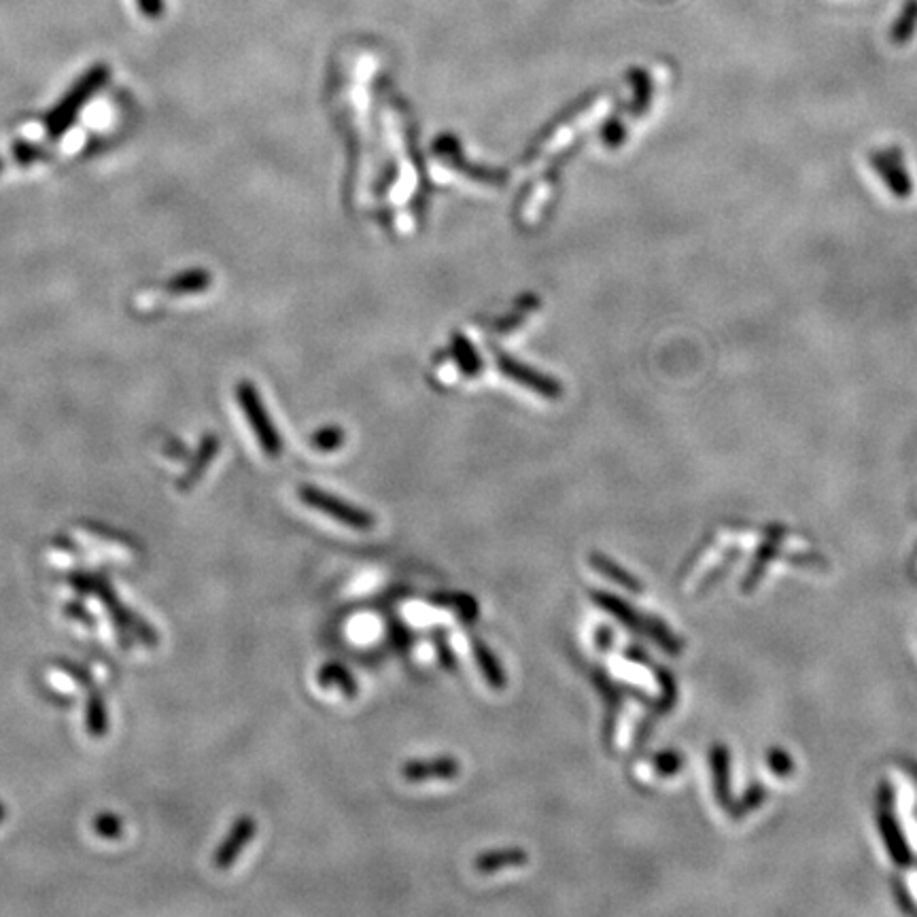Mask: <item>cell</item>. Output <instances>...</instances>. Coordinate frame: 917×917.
Returning a JSON list of instances; mask_svg holds the SVG:
<instances>
[{
    "mask_svg": "<svg viewBox=\"0 0 917 917\" xmlns=\"http://www.w3.org/2000/svg\"><path fill=\"white\" fill-rule=\"evenodd\" d=\"M3 816H5V807L0 805V820H3Z\"/></svg>",
    "mask_w": 917,
    "mask_h": 917,
    "instance_id": "obj_26",
    "label": "cell"
},
{
    "mask_svg": "<svg viewBox=\"0 0 917 917\" xmlns=\"http://www.w3.org/2000/svg\"><path fill=\"white\" fill-rule=\"evenodd\" d=\"M58 669H62L64 673H71V676L75 678V682H79V684H81V686H85V688H92V686H94V682H92V676H90V673L85 671L83 667H79V665H73V663L60 661V663H58Z\"/></svg>",
    "mask_w": 917,
    "mask_h": 917,
    "instance_id": "obj_22",
    "label": "cell"
},
{
    "mask_svg": "<svg viewBox=\"0 0 917 917\" xmlns=\"http://www.w3.org/2000/svg\"><path fill=\"white\" fill-rule=\"evenodd\" d=\"M499 368L501 372H504L508 378L516 380L518 385H523V387H529L533 389L535 393H540L544 397H548V400H559V397L563 395V387L557 383L555 378H550L546 374H540L538 370H533L529 366H525V363L521 361H516L504 353H499Z\"/></svg>",
    "mask_w": 917,
    "mask_h": 917,
    "instance_id": "obj_5",
    "label": "cell"
},
{
    "mask_svg": "<svg viewBox=\"0 0 917 917\" xmlns=\"http://www.w3.org/2000/svg\"><path fill=\"white\" fill-rule=\"evenodd\" d=\"M470 644H472V652L476 656V663H478V667L482 671L484 680H487V684L493 690H504L506 688V673H504V667L499 665V659L495 656V652L487 644H484L478 635H470Z\"/></svg>",
    "mask_w": 917,
    "mask_h": 917,
    "instance_id": "obj_11",
    "label": "cell"
},
{
    "mask_svg": "<svg viewBox=\"0 0 917 917\" xmlns=\"http://www.w3.org/2000/svg\"><path fill=\"white\" fill-rule=\"evenodd\" d=\"M3 166H5V164H3V160H0V172H3Z\"/></svg>",
    "mask_w": 917,
    "mask_h": 917,
    "instance_id": "obj_27",
    "label": "cell"
},
{
    "mask_svg": "<svg viewBox=\"0 0 917 917\" xmlns=\"http://www.w3.org/2000/svg\"><path fill=\"white\" fill-rule=\"evenodd\" d=\"M136 3L147 20H160L164 13V0H136Z\"/></svg>",
    "mask_w": 917,
    "mask_h": 917,
    "instance_id": "obj_23",
    "label": "cell"
},
{
    "mask_svg": "<svg viewBox=\"0 0 917 917\" xmlns=\"http://www.w3.org/2000/svg\"><path fill=\"white\" fill-rule=\"evenodd\" d=\"M96 835L102 839H117L121 837V820L111 816V813H102L94 822Z\"/></svg>",
    "mask_w": 917,
    "mask_h": 917,
    "instance_id": "obj_20",
    "label": "cell"
},
{
    "mask_svg": "<svg viewBox=\"0 0 917 917\" xmlns=\"http://www.w3.org/2000/svg\"><path fill=\"white\" fill-rule=\"evenodd\" d=\"M612 644H614V633H612V629H610V627H601V629L597 631V646H599V650H601V652L610 650Z\"/></svg>",
    "mask_w": 917,
    "mask_h": 917,
    "instance_id": "obj_25",
    "label": "cell"
},
{
    "mask_svg": "<svg viewBox=\"0 0 917 917\" xmlns=\"http://www.w3.org/2000/svg\"><path fill=\"white\" fill-rule=\"evenodd\" d=\"M217 451H219L217 436H204L200 446H198L196 455H194V459L189 461L185 474L179 480V489L181 491H189V489L196 487V484L200 482V478L204 476V472L209 470V465L213 463Z\"/></svg>",
    "mask_w": 917,
    "mask_h": 917,
    "instance_id": "obj_8",
    "label": "cell"
},
{
    "mask_svg": "<svg viewBox=\"0 0 917 917\" xmlns=\"http://www.w3.org/2000/svg\"><path fill=\"white\" fill-rule=\"evenodd\" d=\"M431 639H434V648H436V654H438V659H440V665H442L446 671H455V667H457V663H455V654H453L451 646H448V635H446V631L436 629L434 635H431Z\"/></svg>",
    "mask_w": 917,
    "mask_h": 917,
    "instance_id": "obj_18",
    "label": "cell"
},
{
    "mask_svg": "<svg viewBox=\"0 0 917 917\" xmlns=\"http://www.w3.org/2000/svg\"><path fill=\"white\" fill-rule=\"evenodd\" d=\"M66 616H71V618H75V620H79V622H88L90 627H94V618H92V616L88 614V610H85L83 605L77 603V601H73V603H68V605H66Z\"/></svg>",
    "mask_w": 917,
    "mask_h": 917,
    "instance_id": "obj_24",
    "label": "cell"
},
{
    "mask_svg": "<svg viewBox=\"0 0 917 917\" xmlns=\"http://www.w3.org/2000/svg\"><path fill=\"white\" fill-rule=\"evenodd\" d=\"M85 724H88V733L94 739H102L109 731L107 703L94 690L90 692V697H88V707H85Z\"/></svg>",
    "mask_w": 917,
    "mask_h": 917,
    "instance_id": "obj_15",
    "label": "cell"
},
{
    "mask_svg": "<svg viewBox=\"0 0 917 917\" xmlns=\"http://www.w3.org/2000/svg\"><path fill=\"white\" fill-rule=\"evenodd\" d=\"M461 773V763L455 756H434L408 760L402 767V777L412 784H423L429 780H453Z\"/></svg>",
    "mask_w": 917,
    "mask_h": 917,
    "instance_id": "obj_6",
    "label": "cell"
},
{
    "mask_svg": "<svg viewBox=\"0 0 917 917\" xmlns=\"http://www.w3.org/2000/svg\"><path fill=\"white\" fill-rule=\"evenodd\" d=\"M917 28V0H907L901 15L892 28V41L894 43H907L913 37V30Z\"/></svg>",
    "mask_w": 917,
    "mask_h": 917,
    "instance_id": "obj_16",
    "label": "cell"
},
{
    "mask_svg": "<svg viewBox=\"0 0 917 917\" xmlns=\"http://www.w3.org/2000/svg\"><path fill=\"white\" fill-rule=\"evenodd\" d=\"M255 833H257V822L253 818L249 816L238 818L230 830V835L226 837V841L217 847L215 867L221 871H228L236 862V858L242 854V850H245L247 843L255 837Z\"/></svg>",
    "mask_w": 917,
    "mask_h": 917,
    "instance_id": "obj_7",
    "label": "cell"
},
{
    "mask_svg": "<svg viewBox=\"0 0 917 917\" xmlns=\"http://www.w3.org/2000/svg\"><path fill=\"white\" fill-rule=\"evenodd\" d=\"M111 68L107 64H96L88 73L81 75L71 90H68L58 105L45 115V132L49 138H60L68 128H73L79 111L88 105L90 98L107 85Z\"/></svg>",
    "mask_w": 917,
    "mask_h": 917,
    "instance_id": "obj_1",
    "label": "cell"
},
{
    "mask_svg": "<svg viewBox=\"0 0 917 917\" xmlns=\"http://www.w3.org/2000/svg\"><path fill=\"white\" fill-rule=\"evenodd\" d=\"M525 862H529V854L521 847H510V850H497V852H487L480 854L474 860V869L480 875H493L506 869H516L523 867Z\"/></svg>",
    "mask_w": 917,
    "mask_h": 917,
    "instance_id": "obj_10",
    "label": "cell"
},
{
    "mask_svg": "<svg viewBox=\"0 0 917 917\" xmlns=\"http://www.w3.org/2000/svg\"><path fill=\"white\" fill-rule=\"evenodd\" d=\"M298 497L302 504L310 506L313 510L332 516L334 521L346 525L349 529L355 531H372L376 527V516H372L368 510H363L355 504H349L332 493H327L323 489L310 487V484H304V487L298 489Z\"/></svg>",
    "mask_w": 917,
    "mask_h": 917,
    "instance_id": "obj_2",
    "label": "cell"
},
{
    "mask_svg": "<svg viewBox=\"0 0 917 917\" xmlns=\"http://www.w3.org/2000/svg\"><path fill=\"white\" fill-rule=\"evenodd\" d=\"M591 597H593V601L597 605H601L605 612L612 614L625 627H629L633 631H646L648 629V616L646 618L639 616L633 605H629L627 601H622L620 597L610 595L605 591H595V593H591Z\"/></svg>",
    "mask_w": 917,
    "mask_h": 917,
    "instance_id": "obj_9",
    "label": "cell"
},
{
    "mask_svg": "<svg viewBox=\"0 0 917 917\" xmlns=\"http://www.w3.org/2000/svg\"><path fill=\"white\" fill-rule=\"evenodd\" d=\"M213 276L209 270L204 268H192L185 270L166 283V291L172 293V296H194V293H202L211 287Z\"/></svg>",
    "mask_w": 917,
    "mask_h": 917,
    "instance_id": "obj_13",
    "label": "cell"
},
{
    "mask_svg": "<svg viewBox=\"0 0 917 917\" xmlns=\"http://www.w3.org/2000/svg\"><path fill=\"white\" fill-rule=\"evenodd\" d=\"M588 563H591V567L597 569L599 574H603L608 580L616 582L618 586L627 588V591H631V593H642L644 591L642 582H639L631 572H627L625 567H620L614 559H610L608 555H603V552H591V555H588Z\"/></svg>",
    "mask_w": 917,
    "mask_h": 917,
    "instance_id": "obj_12",
    "label": "cell"
},
{
    "mask_svg": "<svg viewBox=\"0 0 917 917\" xmlns=\"http://www.w3.org/2000/svg\"><path fill=\"white\" fill-rule=\"evenodd\" d=\"M102 603H105V608L113 620V625L117 629V633L121 631V644H124V648H128L130 644V639L126 637V631H132L136 633V637L141 639V642L149 648H153L155 644H158V635H155V631L147 625V622H143L141 618H138L134 612H130L124 603H121L117 599V595L113 593V588L109 586L107 580H102V578H96L94 582V593Z\"/></svg>",
    "mask_w": 917,
    "mask_h": 917,
    "instance_id": "obj_4",
    "label": "cell"
},
{
    "mask_svg": "<svg viewBox=\"0 0 917 917\" xmlns=\"http://www.w3.org/2000/svg\"><path fill=\"white\" fill-rule=\"evenodd\" d=\"M344 444V431L340 427H323L310 438V446L321 453H332Z\"/></svg>",
    "mask_w": 917,
    "mask_h": 917,
    "instance_id": "obj_17",
    "label": "cell"
},
{
    "mask_svg": "<svg viewBox=\"0 0 917 917\" xmlns=\"http://www.w3.org/2000/svg\"><path fill=\"white\" fill-rule=\"evenodd\" d=\"M13 158H15V162H20V164H32V162L45 160L47 151L43 147H39V145L20 141V143L13 145Z\"/></svg>",
    "mask_w": 917,
    "mask_h": 917,
    "instance_id": "obj_19",
    "label": "cell"
},
{
    "mask_svg": "<svg viewBox=\"0 0 917 917\" xmlns=\"http://www.w3.org/2000/svg\"><path fill=\"white\" fill-rule=\"evenodd\" d=\"M317 680L325 688H332V686L340 688L346 699H355V695L359 692V686H357V680L353 678V673L338 663L323 665L317 673Z\"/></svg>",
    "mask_w": 917,
    "mask_h": 917,
    "instance_id": "obj_14",
    "label": "cell"
},
{
    "mask_svg": "<svg viewBox=\"0 0 917 917\" xmlns=\"http://www.w3.org/2000/svg\"><path fill=\"white\" fill-rule=\"evenodd\" d=\"M455 351H457V355L461 357V366H463V370H465L467 374H472V372H478V370H480V359H478V355L472 351V346L465 342V338H461V336L455 338Z\"/></svg>",
    "mask_w": 917,
    "mask_h": 917,
    "instance_id": "obj_21",
    "label": "cell"
},
{
    "mask_svg": "<svg viewBox=\"0 0 917 917\" xmlns=\"http://www.w3.org/2000/svg\"><path fill=\"white\" fill-rule=\"evenodd\" d=\"M236 397L242 410H245V417L251 429L255 431L259 444H262L264 453L270 457H279L283 451V440L279 436V431H276L272 419L268 417V410L262 402V397L257 393V387L251 385L249 380H242V383L236 385Z\"/></svg>",
    "mask_w": 917,
    "mask_h": 917,
    "instance_id": "obj_3",
    "label": "cell"
}]
</instances>
